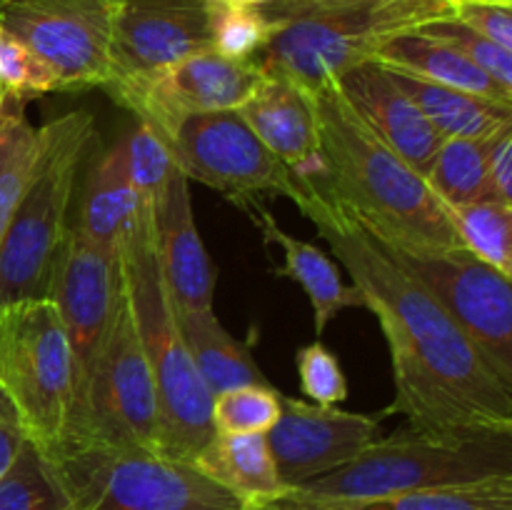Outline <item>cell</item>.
I'll return each instance as SVG.
<instances>
[{"label":"cell","mask_w":512,"mask_h":510,"mask_svg":"<svg viewBox=\"0 0 512 510\" xmlns=\"http://www.w3.org/2000/svg\"><path fill=\"white\" fill-rule=\"evenodd\" d=\"M295 178L293 203L353 278L388 343L395 398L383 415H405L408 428L423 433L512 430V388L438 300L310 175Z\"/></svg>","instance_id":"1"},{"label":"cell","mask_w":512,"mask_h":510,"mask_svg":"<svg viewBox=\"0 0 512 510\" xmlns=\"http://www.w3.org/2000/svg\"><path fill=\"white\" fill-rule=\"evenodd\" d=\"M310 98L320 140L315 183L390 248L460 250L448 213L423 175L365 128L340 90L328 85Z\"/></svg>","instance_id":"2"},{"label":"cell","mask_w":512,"mask_h":510,"mask_svg":"<svg viewBox=\"0 0 512 510\" xmlns=\"http://www.w3.org/2000/svg\"><path fill=\"white\" fill-rule=\"evenodd\" d=\"M258 10L278 30L255 60L315 95L395 35L453 18V0H268Z\"/></svg>","instance_id":"3"},{"label":"cell","mask_w":512,"mask_h":510,"mask_svg":"<svg viewBox=\"0 0 512 510\" xmlns=\"http://www.w3.org/2000/svg\"><path fill=\"white\" fill-rule=\"evenodd\" d=\"M120 255L135 328L158 395V455L193 463L215 435L210 420L213 395L185 345L168 285L160 273L153 240V205L140 208L138 220L120 245Z\"/></svg>","instance_id":"4"},{"label":"cell","mask_w":512,"mask_h":510,"mask_svg":"<svg viewBox=\"0 0 512 510\" xmlns=\"http://www.w3.org/2000/svg\"><path fill=\"white\" fill-rule=\"evenodd\" d=\"M0 400L43 458L78 435V365L50 298L0 305Z\"/></svg>","instance_id":"5"},{"label":"cell","mask_w":512,"mask_h":510,"mask_svg":"<svg viewBox=\"0 0 512 510\" xmlns=\"http://www.w3.org/2000/svg\"><path fill=\"white\" fill-rule=\"evenodd\" d=\"M498 475H512V430L423 433L405 428L293 490L328 500H373Z\"/></svg>","instance_id":"6"},{"label":"cell","mask_w":512,"mask_h":510,"mask_svg":"<svg viewBox=\"0 0 512 510\" xmlns=\"http://www.w3.org/2000/svg\"><path fill=\"white\" fill-rule=\"evenodd\" d=\"M48 155L0 238V305L48 298L70 233L80 165L95 143V120L73 110L48 123Z\"/></svg>","instance_id":"7"},{"label":"cell","mask_w":512,"mask_h":510,"mask_svg":"<svg viewBox=\"0 0 512 510\" xmlns=\"http://www.w3.org/2000/svg\"><path fill=\"white\" fill-rule=\"evenodd\" d=\"M45 460L68 510H248L193 463L148 450L85 443Z\"/></svg>","instance_id":"8"},{"label":"cell","mask_w":512,"mask_h":510,"mask_svg":"<svg viewBox=\"0 0 512 510\" xmlns=\"http://www.w3.org/2000/svg\"><path fill=\"white\" fill-rule=\"evenodd\" d=\"M85 443L158 453V395L135 328L128 288L85 385L83 418L78 438L70 445Z\"/></svg>","instance_id":"9"},{"label":"cell","mask_w":512,"mask_h":510,"mask_svg":"<svg viewBox=\"0 0 512 510\" xmlns=\"http://www.w3.org/2000/svg\"><path fill=\"white\" fill-rule=\"evenodd\" d=\"M115 18L118 0H0V28L48 65L58 93L108 85Z\"/></svg>","instance_id":"10"},{"label":"cell","mask_w":512,"mask_h":510,"mask_svg":"<svg viewBox=\"0 0 512 510\" xmlns=\"http://www.w3.org/2000/svg\"><path fill=\"white\" fill-rule=\"evenodd\" d=\"M175 165L188 180L218 190L253 210L258 198L295 200L298 178L248 128L238 110L193 115L168 138Z\"/></svg>","instance_id":"11"},{"label":"cell","mask_w":512,"mask_h":510,"mask_svg":"<svg viewBox=\"0 0 512 510\" xmlns=\"http://www.w3.org/2000/svg\"><path fill=\"white\" fill-rule=\"evenodd\" d=\"M380 240V238H378ZM383 243V240H380ZM388 248L415 280L425 285L440 308L455 320L465 338L488 360L500 380L512 388V288L510 280L468 250Z\"/></svg>","instance_id":"12"},{"label":"cell","mask_w":512,"mask_h":510,"mask_svg":"<svg viewBox=\"0 0 512 510\" xmlns=\"http://www.w3.org/2000/svg\"><path fill=\"white\" fill-rule=\"evenodd\" d=\"M263 78L258 60H230L215 50L188 55L148 78L105 88V93L158 130L165 140L193 115L238 110Z\"/></svg>","instance_id":"13"},{"label":"cell","mask_w":512,"mask_h":510,"mask_svg":"<svg viewBox=\"0 0 512 510\" xmlns=\"http://www.w3.org/2000/svg\"><path fill=\"white\" fill-rule=\"evenodd\" d=\"M123 290L125 273L120 250L98 248L80 238L70 225V233L60 250L58 265H55L48 298L58 308L70 348H73L75 365H78L80 418H83L85 385L93 373V365L103 348Z\"/></svg>","instance_id":"14"},{"label":"cell","mask_w":512,"mask_h":510,"mask_svg":"<svg viewBox=\"0 0 512 510\" xmlns=\"http://www.w3.org/2000/svg\"><path fill=\"white\" fill-rule=\"evenodd\" d=\"M383 413H350L283 395L280 418L268 430L270 453L285 488H298L350 463L380 435Z\"/></svg>","instance_id":"15"},{"label":"cell","mask_w":512,"mask_h":510,"mask_svg":"<svg viewBox=\"0 0 512 510\" xmlns=\"http://www.w3.org/2000/svg\"><path fill=\"white\" fill-rule=\"evenodd\" d=\"M208 48L210 0H118L113 73L105 88L148 78Z\"/></svg>","instance_id":"16"},{"label":"cell","mask_w":512,"mask_h":510,"mask_svg":"<svg viewBox=\"0 0 512 510\" xmlns=\"http://www.w3.org/2000/svg\"><path fill=\"white\" fill-rule=\"evenodd\" d=\"M333 85L365 128L373 130L393 153L425 178L443 135L425 120L418 105L395 83L390 70L368 60L345 70Z\"/></svg>","instance_id":"17"},{"label":"cell","mask_w":512,"mask_h":510,"mask_svg":"<svg viewBox=\"0 0 512 510\" xmlns=\"http://www.w3.org/2000/svg\"><path fill=\"white\" fill-rule=\"evenodd\" d=\"M153 240L175 308L213 310L215 268L195 225L190 180L180 170L153 203Z\"/></svg>","instance_id":"18"},{"label":"cell","mask_w":512,"mask_h":510,"mask_svg":"<svg viewBox=\"0 0 512 510\" xmlns=\"http://www.w3.org/2000/svg\"><path fill=\"white\" fill-rule=\"evenodd\" d=\"M263 68V65H260ZM240 118L260 143L293 173L318 178L320 140L313 98L278 73L263 70L250 98L238 108Z\"/></svg>","instance_id":"19"},{"label":"cell","mask_w":512,"mask_h":510,"mask_svg":"<svg viewBox=\"0 0 512 510\" xmlns=\"http://www.w3.org/2000/svg\"><path fill=\"white\" fill-rule=\"evenodd\" d=\"M248 510H512V475L413 490L373 500H328L288 488Z\"/></svg>","instance_id":"20"},{"label":"cell","mask_w":512,"mask_h":510,"mask_svg":"<svg viewBox=\"0 0 512 510\" xmlns=\"http://www.w3.org/2000/svg\"><path fill=\"white\" fill-rule=\"evenodd\" d=\"M255 213L260 215V230H263L265 240L278 245L280 253H283V265L275 273L298 283L303 293L308 295L310 308H313L315 335H323L325 328L345 308H363V298H360L358 288L345 283L335 258H330L318 245L290 235L260 205H255Z\"/></svg>","instance_id":"21"},{"label":"cell","mask_w":512,"mask_h":510,"mask_svg":"<svg viewBox=\"0 0 512 510\" xmlns=\"http://www.w3.org/2000/svg\"><path fill=\"white\" fill-rule=\"evenodd\" d=\"M143 205L128 178L125 143L120 140L90 165L78 223L73 228L80 238L98 248L120 250Z\"/></svg>","instance_id":"22"},{"label":"cell","mask_w":512,"mask_h":510,"mask_svg":"<svg viewBox=\"0 0 512 510\" xmlns=\"http://www.w3.org/2000/svg\"><path fill=\"white\" fill-rule=\"evenodd\" d=\"M373 60L385 68L403 70V73L430 80V83L448 85V88L495 100V103L512 105V90L503 88L498 80L490 78L460 50L450 48L448 43H440L430 35L418 33V30L395 35L378 50Z\"/></svg>","instance_id":"23"},{"label":"cell","mask_w":512,"mask_h":510,"mask_svg":"<svg viewBox=\"0 0 512 510\" xmlns=\"http://www.w3.org/2000/svg\"><path fill=\"white\" fill-rule=\"evenodd\" d=\"M403 93L418 105L430 125L443 138H468L488 143L503 130L512 128V105L495 103L465 90L430 83L403 70L388 68Z\"/></svg>","instance_id":"24"},{"label":"cell","mask_w":512,"mask_h":510,"mask_svg":"<svg viewBox=\"0 0 512 510\" xmlns=\"http://www.w3.org/2000/svg\"><path fill=\"white\" fill-rule=\"evenodd\" d=\"M193 465L245 505L275 498L288 490L275 468L268 433H215Z\"/></svg>","instance_id":"25"},{"label":"cell","mask_w":512,"mask_h":510,"mask_svg":"<svg viewBox=\"0 0 512 510\" xmlns=\"http://www.w3.org/2000/svg\"><path fill=\"white\" fill-rule=\"evenodd\" d=\"M173 310L195 368L208 385L210 395L243 388V385L270 383L260 365L255 363L248 343L233 338L215 318L213 310H180L175 305Z\"/></svg>","instance_id":"26"},{"label":"cell","mask_w":512,"mask_h":510,"mask_svg":"<svg viewBox=\"0 0 512 510\" xmlns=\"http://www.w3.org/2000/svg\"><path fill=\"white\" fill-rule=\"evenodd\" d=\"M25 105L0 90V238L48 155V123H30Z\"/></svg>","instance_id":"27"},{"label":"cell","mask_w":512,"mask_h":510,"mask_svg":"<svg viewBox=\"0 0 512 510\" xmlns=\"http://www.w3.org/2000/svg\"><path fill=\"white\" fill-rule=\"evenodd\" d=\"M450 225L468 250L485 265L498 270L503 278H512V205L483 198L473 203L443 205Z\"/></svg>","instance_id":"28"},{"label":"cell","mask_w":512,"mask_h":510,"mask_svg":"<svg viewBox=\"0 0 512 510\" xmlns=\"http://www.w3.org/2000/svg\"><path fill=\"white\" fill-rule=\"evenodd\" d=\"M425 183L443 205L490 198L485 175V143L468 138H443Z\"/></svg>","instance_id":"29"},{"label":"cell","mask_w":512,"mask_h":510,"mask_svg":"<svg viewBox=\"0 0 512 510\" xmlns=\"http://www.w3.org/2000/svg\"><path fill=\"white\" fill-rule=\"evenodd\" d=\"M0 510H68L48 460L28 440L0 475Z\"/></svg>","instance_id":"30"},{"label":"cell","mask_w":512,"mask_h":510,"mask_svg":"<svg viewBox=\"0 0 512 510\" xmlns=\"http://www.w3.org/2000/svg\"><path fill=\"white\" fill-rule=\"evenodd\" d=\"M275 25L263 18L258 5H230L210 0V50L230 60L248 63L260 55L275 35Z\"/></svg>","instance_id":"31"},{"label":"cell","mask_w":512,"mask_h":510,"mask_svg":"<svg viewBox=\"0 0 512 510\" xmlns=\"http://www.w3.org/2000/svg\"><path fill=\"white\" fill-rule=\"evenodd\" d=\"M283 395L273 385H243L213 395L210 420L220 435L268 433L280 418Z\"/></svg>","instance_id":"32"},{"label":"cell","mask_w":512,"mask_h":510,"mask_svg":"<svg viewBox=\"0 0 512 510\" xmlns=\"http://www.w3.org/2000/svg\"><path fill=\"white\" fill-rule=\"evenodd\" d=\"M123 143L130 183H133L140 203L153 205L178 170L168 140L150 125L138 123V128L128 138H123Z\"/></svg>","instance_id":"33"},{"label":"cell","mask_w":512,"mask_h":510,"mask_svg":"<svg viewBox=\"0 0 512 510\" xmlns=\"http://www.w3.org/2000/svg\"><path fill=\"white\" fill-rule=\"evenodd\" d=\"M0 90L25 103L58 93V80L48 65L3 28H0Z\"/></svg>","instance_id":"34"},{"label":"cell","mask_w":512,"mask_h":510,"mask_svg":"<svg viewBox=\"0 0 512 510\" xmlns=\"http://www.w3.org/2000/svg\"><path fill=\"white\" fill-rule=\"evenodd\" d=\"M418 33L430 35V38L440 40V43H448L450 48L460 50L468 60H473L480 70L490 75L493 80H498L503 88L512 90V53L510 50L500 48L493 40L483 38L475 30H470L468 25L458 23L453 18L435 20V23L423 25L418 28Z\"/></svg>","instance_id":"35"},{"label":"cell","mask_w":512,"mask_h":510,"mask_svg":"<svg viewBox=\"0 0 512 510\" xmlns=\"http://www.w3.org/2000/svg\"><path fill=\"white\" fill-rule=\"evenodd\" d=\"M298 363L300 390L308 395L310 403L315 405H340L348 398V380H345L343 365L338 355L325 348L320 340L303 345L295 355Z\"/></svg>","instance_id":"36"},{"label":"cell","mask_w":512,"mask_h":510,"mask_svg":"<svg viewBox=\"0 0 512 510\" xmlns=\"http://www.w3.org/2000/svg\"><path fill=\"white\" fill-rule=\"evenodd\" d=\"M453 20L512 53V3L500 0H453Z\"/></svg>","instance_id":"37"},{"label":"cell","mask_w":512,"mask_h":510,"mask_svg":"<svg viewBox=\"0 0 512 510\" xmlns=\"http://www.w3.org/2000/svg\"><path fill=\"white\" fill-rule=\"evenodd\" d=\"M485 175L490 198L512 205V128L485 143Z\"/></svg>","instance_id":"38"},{"label":"cell","mask_w":512,"mask_h":510,"mask_svg":"<svg viewBox=\"0 0 512 510\" xmlns=\"http://www.w3.org/2000/svg\"><path fill=\"white\" fill-rule=\"evenodd\" d=\"M23 440L25 438L23 433H20L18 423H15L13 413H10L8 405L0 400V475H3L5 470H8V465L15 460Z\"/></svg>","instance_id":"39"},{"label":"cell","mask_w":512,"mask_h":510,"mask_svg":"<svg viewBox=\"0 0 512 510\" xmlns=\"http://www.w3.org/2000/svg\"><path fill=\"white\" fill-rule=\"evenodd\" d=\"M213 3H230V5H263L268 0H213Z\"/></svg>","instance_id":"40"},{"label":"cell","mask_w":512,"mask_h":510,"mask_svg":"<svg viewBox=\"0 0 512 510\" xmlns=\"http://www.w3.org/2000/svg\"><path fill=\"white\" fill-rule=\"evenodd\" d=\"M500 3H512V0H500Z\"/></svg>","instance_id":"41"}]
</instances>
